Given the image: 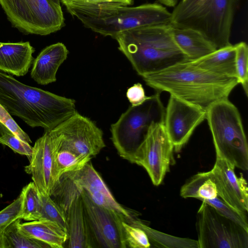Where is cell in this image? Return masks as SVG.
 I'll return each mask as SVG.
<instances>
[{"instance_id": "ac0fdd59", "label": "cell", "mask_w": 248, "mask_h": 248, "mask_svg": "<svg viewBox=\"0 0 248 248\" xmlns=\"http://www.w3.org/2000/svg\"><path fill=\"white\" fill-rule=\"evenodd\" d=\"M68 53L66 46L60 42L44 48L33 60L31 78L43 85L55 82L57 71L67 59Z\"/></svg>"}, {"instance_id": "5b68a950", "label": "cell", "mask_w": 248, "mask_h": 248, "mask_svg": "<svg viewBox=\"0 0 248 248\" xmlns=\"http://www.w3.org/2000/svg\"><path fill=\"white\" fill-rule=\"evenodd\" d=\"M236 0H181L171 12L170 24L201 33L216 48L230 41Z\"/></svg>"}, {"instance_id": "7402d4cb", "label": "cell", "mask_w": 248, "mask_h": 248, "mask_svg": "<svg viewBox=\"0 0 248 248\" xmlns=\"http://www.w3.org/2000/svg\"><path fill=\"white\" fill-rule=\"evenodd\" d=\"M235 59V47L231 44L190 62L210 72L237 78Z\"/></svg>"}, {"instance_id": "d4e9b609", "label": "cell", "mask_w": 248, "mask_h": 248, "mask_svg": "<svg viewBox=\"0 0 248 248\" xmlns=\"http://www.w3.org/2000/svg\"><path fill=\"white\" fill-rule=\"evenodd\" d=\"M132 225L145 231L151 247L198 248L197 240L174 236L157 231L151 228L145 221L140 218L135 220Z\"/></svg>"}, {"instance_id": "8d00e7d4", "label": "cell", "mask_w": 248, "mask_h": 248, "mask_svg": "<svg viewBox=\"0 0 248 248\" xmlns=\"http://www.w3.org/2000/svg\"><path fill=\"white\" fill-rule=\"evenodd\" d=\"M163 5L168 7H174L179 2V0H158Z\"/></svg>"}, {"instance_id": "d590c367", "label": "cell", "mask_w": 248, "mask_h": 248, "mask_svg": "<svg viewBox=\"0 0 248 248\" xmlns=\"http://www.w3.org/2000/svg\"><path fill=\"white\" fill-rule=\"evenodd\" d=\"M65 6L81 4H112L129 6L132 5L134 0H61Z\"/></svg>"}, {"instance_id": "f546056e", "label": "cell", "mask_w": 248, "mask_h": 248, "mask_svg": "<svg viewBox=\"0 0 248 248\" xmlns=\"http://www.w3.org/2000/svg\"><path fill=\"white\" fill-rule=\"evenodd\" d=\"M122 230L126 247L148 248L151 245L148 237L142 229L122 221Z\"/></svg>"}, {"instance_id": "8992f818", "label": "cell", "mask_w": 248, "mask_h": 248, "mask_svg": "<svg viewBox=\"0 0 248 248\" xmlns=\"http://www.w3.org/2000/svg\"><path fill=\"white\" fill-rule=\"evenodd\" d=\"M216 156L242 170L248 169V145L240 114L228 98L217 101L206 110Z\"/></svg>"}, {"instance_id": "d6a6232c", "label": "cell", "mask_w": 248, "mask_h": 248, "mask_svg": "<svg viewBox=\"0 0 248 248\" xmlns=\"http://www.w3.org/2000/svg\"><path fill=\"white\" fill-rule=\"evenodd\" d=\"M22 204V196L0 211V232H3L11 223L19 219Z\"/></svg>"}, {"instance_id": "603a6c76", "label": "cell", "mask_w": 248, "mask_h": 248, "mask_svg": "<svg viewBox=\"0 0 248 248\" xmlns=\"http://www.w3.org/2000/svg\"><path fill=\"white\" fill-rule=\"evenodd\" d=\"M54 148L55 171L60 181L64 174L82 169L92 157L79 155L64 144L53 130L49 131Z\"/></svg>"}, {"instance_id": "e575fe53", "label": "cell", "mask_w": 248, "mask_h": 248, "mask_svg": "<svg viewBox=\"0 0 248 248\" xmlns=\"http://www.w3.org/2000/svg\"><path fill=\"white\" fill-rule=\"evenodd\" d=\"M126 97L131 106H133L142 104L150 97L145 95L144 88L140 83L134 84L128 89Z\"/></svg>"}, {"instance_id": "8fae6325", "label": "cell", "mask_w": 248, "mask_h": 248, "mask_svg": "<svg viewBox=\"0 0 248 248\" xmlns=\"http://www.w3.org/2000/svg\"><path fill=\"white\" fill-rule=\"evenodd\" d=\"M78 192H83L96 204L123 221L130 224L139 214L120 204L91 162L81 170L64 174Z\"/></svg>"}, {"instance_id": "44dd1931", "label": "cell", "mask_w": 248, "mask_h": 248, "mask_svg": "<svg viewBox=\"0 0 248 248\" xmlns=\"http://www.w3.org/2000/svg\"><path fill=\"white\" fill-rule=\"evenodd\" d=\"M171 31L175 43L189 62L197 60L216 50L206 38L196 31L171 25Z\"/></svg>"}, {"instance_id": "4dcf8cb0", "label": "cell", "mask_w": 248, "mask_h": 248, "mask_svg": "<svg viewBox=\"0 0 248 248\" xmlns=\"http://www.w3.org/2000/svg\"><path fill=\"white\" fill-rule=\"evenodd\" d=\"M214 207L221 215L248 231L246 214L238 212L227 205L218 196L212 199L202 201Z\"/></svg>"}, {"instance_id": "cb8c5ba5", "label": "cell", "mask_w": 248, "mask_h": 248, "mask_svg": "<svg viewBox=\"0 0 248 248\" xmlns=\"http://www.w3.org/2000/svg\"><path fill=\"white\" fill-rule=\"evenodd\" d=\"M180 196L202 201L218 196L217 186L208 171L199 172L188 179L182 186Z\"/></svg>"}, {"instance_id": "2e32d148", "label": "cell", "mask_w": 248, "mask_h": 248, "mask_svg": "<svg viewBox=\"0 0 248 248\" xmlns=\"http://www.w3.org/2000/svg\"><path fill=\"white\" fill-rule=\"evenodd\" d=\"M235 166L224 159L216 156L209 174L216 184L218 197L234 210L247 214L248 210V188L242 175L237 177Z\"/></svg>"}, {"instance_id": "484cf974", "label": "cell", "mask_w": 248, "mask_h": 248, "mask_svg": "<svg viewBox=\"0 0 248 248\" xmlns=\"http://www.w3.org/2000/svg\"><path fill=\"white\" fill-rule=\"evenodd\" d=\"M22 204L19 219L26 221L39 220L42 208L41 194L33 182L29 183L22 189Z\"/></svg>"}, {"instance_id": "277c9868", "label": "cell", "mask_w": 248, "mask_h": 248, "mask_svg": "<svg viewBox=\"0 0 248 248\" xmlns=\"http://www.w3.org/2000/svg\"><path fill=\"white\" fill-rule=\"evenodd\" d=\"M67 12L83 26L113 38L124 31L146 26L170 24L171 12L162 4L129 7L112 4L65 6Z\"/></svg>"}, {"instance_id": "ba28073f", "label": "cell", "mask_w": 248, "mask_h": 248, "mask_svg": "<svg viewBox=\"0 0 248 248\" xmlns=\"http://www.w3.org/2000/svg\"><path fill=\"white\" fill-rule=\"evenodd\" d=\"M14 26L25 33L48 35L65 26L60 5L51 0H0Z\"/></svg>"}, {"instance_id": "f35d334b", "label": "cell", "mask_w": 248, "mask_h": 248, "mask_svg": "<svg viewBox=\"0 0 248 248\" xmlns=\"http://www.w3.org/2000/svg\"><path fill=\"white\" fill-rule=\"evenodd\" d=\"M0 248H5L3 232H0Z\"/></svg>"}, {"instance_id": "4316f807", "label": "cell", "mask_w": 248, "mask_h": 248, "mask_svg": "<svg viewBox=\"0 0 248 248\" xmlns=\"http://www.w3.org/2000/svg\"><path fill=\"white\" fill-rule=\"evenodd\" d=\"M20 221V219L16 220L3 231L5 248H50L45 243L21 233L18 227Z\"/></svg>"}, {"instance_id": "f1b7e54d", "label": "cell", "mask_w": 248, "mask_h": 248, "mask_svg": "<svg viewBox=\"0 0 248 248\" xmlns=\"http://www.w3.org/2000/svg\"><path fill=\"white\" fill-rule=\"evenodd\" d=\"M235 69L238 83L242 86L246 96L248 94V46L246 42L234 45Z\"/></svg>"}, {"instance_id": "ab89813d", "label": "cell", "mask_w": 248, "mask_h": 248, "mask_svg": "<svg viewBox=\"0 0 248 248\" xmlns=\"http://www.w3.org/2000/svg\"><path fill=\"white\" fill-rule=\"evenodd\" d=\"M53 2H54V3L58 4V5H60V0H51Z\"/></svg>"}, {"instance_id": "52a82bcc", "label": "cell", "mask_w": 248, "mask_h": 248, "mask_svg": "<svg viewBox=\"0 0 248 248\" xmlns=\"http://www.w3.org/2000/svg\"><path fill=\"white\" fill-rule=\"evenodd\" d=\"M156 92L142 104L130 106L111 125V140L119 155L132 163L134 155L154 123H164L165 108Z\"/></svg>"}, {"instance_id": "4fadbf2b", "label": "cell", "mask_w": 248, "mask_h": 248, "mask_svg": "<svg viewBox=\"0 0 248 248\" xmlns=\"http://www.w3.org/2000/svg\"><path fill=\"white\" fill-rule=\"evenodd\" d=\"M205 117L206 111L201 108L170 95L165 108L164 125L175 152L182 150Z\"/></svg>"}, {"instance_id": "7c38bea8", "label": "cell", "mask_w": 248, "mask_h": 248, "mask_svg": "<svg viewBox=\"0 0 248 248\" xmlns=\"http://www.w3.org/2000/svg\"><path fill=\"white\" fill-rule=\"evenodd\" d=\"M52 130L64 144L83 156H94L106 147L102 130L77 111Z\"/></svg>"}, {"instance_id": "1f68e13d", "label": "cell", "mask_w": 248, "mask_h": 248, "mask_svg": "<svg viewBox=\"0 0 248 248\" xmlns=\"http://www.w3.org/2000/svg\"><path fill=\"white\" fill-rule=\"evenodd\" d=\"M0 143L8 146L15 153L27 156L29 159L31 156L32 147L30 143L19 139L11 131L6 132L0 138Z\"/></svg>"}, {"instance_id": "e0dca14e", "label": "cell", "mask_w": 248, "mask_h": 248, "mask_svg": "<svg viewBox=\"0 0 248 248\" xmlns=\"http://www.w3.org/2000/svg\"><path fill=\"white\" fill-rule=\"evenodd\" d=\"M70 195L57 203L62 208L68 225V247L70 248H93L86 220L83 201L80 194L69 188Z\"/></svg>"}, {"instance_id": "83f0119b", "label": "cell", "mask_w": 248, "mask_h": 248, "mask_svg": "<svg viewBox=\"0 0 248 248\" xmlns=\"http://www.w3.org/2000/svg\"><path fill=\"white\" fill-rule=\"evenodd\" d=\"M42 208L39 219L49 220L57 223L67 232L68 225L62 208L50 196L42 195Z\"/></svg>"}, {"instance_id": "30bf717a", "label": "cell", "mask_w": 248, "mask_h": 248, "mask_svg": "<svg viewBox=\"0 0 248 248\" xmlns=\"http://www.w3.org/2000/svg\"><path fill=\"white\" fill-rule=\"evenodd\" d=\"M173 146L164 123H154L136 151L132 163L142 167L154 185H160L174 163Z\"/></svg>"}, {"instance_id": "7a4b0ae2", "label": "cell", "mask_w": 248, "mask_h": 248, "mask_svg": "<svg viewBox=\"0 0 248 248\" xmlns=\"http://www.w3.org/2000/svg\"><path fill=\"white\" fill-rule=\"evenodd\" d=\"M142 78L148 86L157 92H168L205 111L213 103L228 98L239 84L236 78L210 72L189 61Z\"/></svg>"}, {"instance_id": "9a60e30c", "label": "cell", "mask_w": 248, "mask_h": 248, "mask_svg": "<svg viewBox=\"0 0 248 248\" xmlns=\"http://www.w3.org/2000/svg\"><path fill=\"white\" fill-rule=\"evenodd\" d=\"M29 161L25 171L31 175L42 195L51 196L59 180L55 171L53 141L49 131H45L35 141Z\"/></svg>"}, {"instance_id": "836d02e7", "label": "cell", "mask_w": 248, "mask_h": 248, "mask_svg": "<svg viewBox=\"0 0 248 248\" xmlns=\"http://www.w3.org/2000/svg\"><path fill=\"white\" fill-rule=\"evenodd\" d=\"M0 121L19 139L27 143H31L32 141L29 135L20 128L13 119L12 116L0 104Z\"/></svg>"}, {"instance_id": "ffe728a7", "label": "cell", "mask_w": 248, "mask_h": 248, "mask_svg": "<svg viewBox=\"0 0 248 248\" xmlns=\"http://www.w3.org/2000/svg\"><path fill=\"white\" fill-rule=\"evenodd\" d=\"M19 231L27 236L42 241L50 248H62L67 241L68 234L57 223L39 219L18 223Z\"/></svg>"}, {"instance_id": "6da1fadb", "label": "cell", "mask_w": 248, "mask_h": 248, "mask_svg": "<svg viewBox=\"0 0 248 248\" xmlns=\"http://www.w3.org/2000/svg\"><path fill=\"white\" fill-rule=\"evenodd\" d=\"M76 101L30 86L0 71V104L31 127L48 131L74 114Z\"/></svg>"}, {"instance_id": "74e56055", "label": "cell", "mask_w": 248, "mask_h": 248, "mask_svg": "<svg viewBox=\"0 0 248 248\" xmlns=\"http://www.w3.org/2000/svg\"><path fill=\"white\" fill-rule=\"evenodd\" d=\"M9 131L10 130L0 121V138Z\"/></svg>"}, {"instance_id": "9c48e42d", "label": "cell", "mask_w": 248, "mask_h": 248, "mask_svg": "<svg viewBox=\"0 0 248 248\" xmlns=\"http://www.w3.org/2000/svg\"><path fill=\"white\" fill-rule=\"evenodd\" d=\"M198 248H248V231L202 202L197 214Z\"/></svg>"}, {"instance_id": "5bb4252c", "label": "cell", "mask_w": 248, "mask_h": 248, "mask_svg": "<svg viewBox=\"0 0 248 248\" xmlns=\"http://www.w3.org/2000/svg\"><path fill=\"white\" fill-rule=\"evenodd\" d=\"M79 193L95 248H127L123 233V221L93 202L83 192Z\"/></svg>"}, {"instance_id": "d6986e66", "label": "cell", "mask_w": 248, "mask_h": 248, "mask_svg": "<svg viewBox=\"0 0 248 248\" xmlns=\"http://www.w3.org/2000/svg\"><path fill=\"white\" fill-rule=\"evenodd\" d=\"M34 52L29 42H0V71L17 77L25 75L33 61Z\"/></svg>"}, {"instance_id": "3957f363", "label": "cell", "mask_w": 248, "mask_h": 248, "mask_svg": "<svg viewBox=\"0 0 248 248\" xmlns=\"http://www.w3.org/2000/svg\"><path fill=\"white\" fill-rule=\"evenodd\" d=\"M113 39L141 77L188 61L174 40L170 24L137 28L121 32Z\"/></svg>"}]
</instances>
